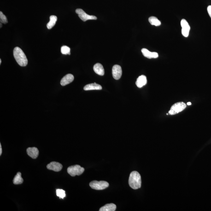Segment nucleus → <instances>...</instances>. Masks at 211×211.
I'll list each match as a JSON object with an SVG mask.
<instances>
[{
	"label": "nucleus",
	"mask_w": 211,
	"mask_h": 211,
	"mask_svg": "<svg viewBox=\"0 0 211 211\" xmlns=\"http://www.w3.org/2000/svg\"><path fill=\"white\" fill-rule=\"evenodd\" d=\"M14 56L18 64L22 67L27 66L28 60L24 53L19 47H16L14 50Z\"/></svg>",
	"instance_id": "nucleus-1"
},
{
	"label": "nucleus",
	"mask_w": 211,
	"mask_h": 211,
	"mask_svg": "<svg viewBox=\"0 0 211 211\" xmlns=\"http://www.w3.org/2000/svg\"><path fill=\"white\" fill-rule=\"evenodd\" d=\"M0 22L1 23L4 24H6L8 22L6 17L3 14L2 12H0Z\"/></svg>",
	"instance_id": "nucleus-22"
},
{
	"label": "nucleus",
	"mask_w": 211,
	"mask_h": 211,
	"mask_svg": "<svg viewBox=\"0 0 211 211\" xmlns=\"http://www.w3.org/2000/svg\"><path fill=\"white\" fill-rule=\"evenodd\" d=\"M47 167L48 169L52 170L55 172H59L62 169L63 166L58 162L53 161L47 165Z\"/></svg>",
	"instance_id": "nucleus-9"
},
{
	"label": "nucleus",
	"mask_w": 211,
	"mask_h": 211,
	"mask_svg": "<svg viewBox=\"0 0 211 211\" xmlns=\"http://www.w3.org/2000/svg\"><path fill=\"white\" fill-rule=\"evenodd\" d=\"M94 70L99 75L103 76L104 74V69L101 64L97 63L95 64L94 66Z\"/></svg>",
	"instance_id": "nucleus-15"
},
{
	"label": "nucleus",
	"mask_w": 211,
	"mask_h": 211,
	"mask_svg": "<svg viewBox=\"0 0 211 211\" xmlns=\"http://www.w3.org/2000/svg\"><path fill=\"white\" fill-rule=\"evenodd\" d=\"M2 153V147H1V143H0V155H1V154Z\"/></svg>",
	"instance_id": "nucleus-24"
},
{
	"label": "nucleus",
	"mask_w": 211,
	"mask_h": 211,
	"mask_svg": "<svg viewBox=\"0 0 211 211\" xmlns=\"http://www.w3.org/2000/svg\"><path fill=\"white\" fill-rule=\"evenodd\" d=\"M90 187L92 189L96 190H102L106 189L109 186V183L107 182L101 181H93L90 183Z\"/></svg>",
	"instance_id": "nucleus-5"
},
{
	"label": "nucleus",
	"mask_w": 211,
	"mask_h": 211,
	"mask_svg": "<svg viewBox=\"0 0 211 211\" xmlns=\"http://www.w3.org/2000/svg\"><path fill=\"white\" fill-rule=\"evenodd\" d=\"M147 80L146 77L145 76H140L137 79L136 82V84L138 88H142L143 86L147 84Z\"/></svg>",
	"instance_id": "nucleus-14"
},
{
	"label": "nucleus",
	"mask_w": 211,
	"mask_h": 211,
	"mask_svg": "<svg viewBox=\"0 0 211 211\" xmlns=\"http://www.w3.org/2000/svg\"><path fill=\"white\" fill-rule=\"evenodd\" d=\"M187 105L184 102H178L175 103L171 107L169 112V114L173 115L183 111L186 108Z\"/></svg>",
	"instance_id": "nucleus-3"
},
{
	"label": "nucleus",
	"mask_w": 211,
	"mask_h": 211,
	"mask_svg": "<svg viewBox=\"0 0 211 211\" xmlns=\"http://www.w3.org/2000/svg\"><path fill=\"white\" fill-rule=\"evenodd\" d=\"M116 209V206L113 203L108 204L101 207L100 211H115Z\"/></svg>",
	"instance_id": "nucleus-16"
},
{
	"label": "nucleus",
	"mask_w": 211,
	"mask_h": 211,
	"mask_svg": "<svg viewBox=\"0 0 211 211\" xmlns=\"http://www.w3.org/2000/svg\"><path fill=\"white\" fill-rule=\"evenodd\" d=\"M102 89V86L96 83L87 84L84 87V90L86 91L91 90H101Z\"/></svg>",
	"instance_id": "nucleus-13"
},
{
	"label": "nucleus",
	"mask_w": 211,
	"mask_h": 211,
	"mask_svg": "<svg viewBox=\"0 0 211 211\" xmlns=\"http://www.w3.org/2000/svg\"><path fill=\"white\" fill-rule=\"evenodd\" d=\"M71 49L69 47L67 46H63L61 48V53L63 55H71Z\"/></svg>",
	"instance_id": "nucleus-20"
},
{
	"label": "nucleus",
	"mask_w": 211,
	"mask_h": 211,
	"mask_svg": "<svg viewBox=\"0 0 211 211\" xmlns=\"http://www.w3.org/2000/svg\"><path fill=\"white\" fill-rule=\"evenodd\" d=\"M1 24V28L2 26V23H1V24Z\"/></svg>",
	"instance_id": "nucleus-26"
},
{
	"label": "nucleus",
	"mask_w": 211,
	"mask_h": 211,
	"mask_svg": "<svg viewBox=\"0 0 211 211\" xmlns=\"http://www.w3.org/2000/svg\"><path fill=\"white\" fill-rule=\"evenodd\" d=\"M74 80V76L72 74H67L61 79L60 84L63 86H64L72 83Z\"/></svg>",
	"instance_id": "nucleus-10"
},
{
	"label": "nucleus",
	"mask_w": 211,
	"mask_h": 211,
	"mask_svg": "<svg viewBox=\"0 0 211 211\" xmlns=\"http://www.w3.org/2000/svg\"><path fill=\"white\" fill-rule=\"evenodd\" d=\"M56 195L60 199H63L66 196L65 191L62 189H57L56 190Z\"/></svg>",
	"instance_id": "nucleus-21"
},
{
	"label": "nucleus",
	"mask_w": 211,
	"mask_h": 211,
	"mask_svg": "<svg viewBox=\"0 0 211 211\" xmlns=\"http://www.w3.org/2000/svg\"><path fill=\"white\" fill-rule=\"evenodd\" d=\"M142 54L145 57L149 59L156 58L158 57V54L156 52H151L145 48L141 50Z\"/></svg>",
	"instance_id": "nucleus-11"
},
{
	"label": "nucleus",
	"mask_w": 211,
	"mask_h": 211,
	"mask_svg": "<svg viewBox=\"0 0 211 211\" xmlns=\"http://www.w3.org/2000/svg\"><path fill=\"white\" fill-rule=\"evenodd\" d=\"M84 169L79 165L71 166L67 169V172L72 176H79L84 173Z\"/></svg>",
	"instance_id": "nucleus-4"
},
{
	"label": "nucleus",
	"mask_w": 211,
	"mask_h": 211,
	"mask_svg": "<svg viewBox=\"0 0 211 211\" xmlns=\"http://www.w3.org/2000/svg\"><path fill=\"white\" fill-rule=\"evenodd\" d=\"M27 155L33 159L37 158L39 155V151L35 147L27 148Z\"/></svg>",
	"instance_id": "nucleus-12"
},
{
	"label": "nucleus",
	"mask_w": 211,
	"mask_h": 211,
	"mask_svg": "<svg viewBox=\"0 0 211 211\" xmlns=\"http://www.w3.org/2000/svg\"><path fill=\"white\" fill-rule=\"evenodd\" d=\"M181 25L182 27V34L184 37H188L190 30V25L184 19H183L181 21Z\"/></svg>",
	"instance_id": "nucleus-7"
},
{
	"label": "nucleus",
	"mask_w": 211,
	"mask_h": 211,
	"mask_svg": "<svg viewBox=\"0 0 211 211\" xmlns=\"http://www.w3.org/2000/svg\"><path fill=\"white\" fill-rule=\"evenodd\" d=\"M187 104L188 105H191V103L190 102H188L187 103Z\"/></svg>",
	"instance_id": "nucleus-25"
},
{
	"label": "nucleus",
	"mask_w": 211,
	"mask_h": 211,
	"mask_svg": "<svg viewBox=\"0 0 211 211\" xmlns=\"http://www.w3.org/2000/svg\"><path fill=\"white\" fill-rule=\"evenodd\" d=\"M207 11L211 18V6H208L207 8Z\"/></svg>",
	"instance_id": "nucleus-23"
},
{
	"label": "nucleus",
	"mask_w": 211,
	"mask_h": 211,
	"mask_svg": "<svg viewBox=\"0 0 211 211\" xmlns=\"http://www.w3.org/2000/svg\"><path fill=\"white\" fill-rule=\"evenodd\" d=\"M129 184L132 189L136 190L141 187V178L137 171H133L130 174L129 179Z\"/></svg>",
	"instance_id": "nucleus-2"
},
{
	"label": "nucleus",
	"mask_w": 211,
	"mask_h": 211,
	"mask_svg": "<svg viewBox=\"0 0 211 211\" xmlns=\"http://www.w3.org/2000/svg\"><path fill=\"white\" fill-rule=\"evenodd\" d=\"M149 21L151 25L156 26H158L161 24V22L155 17H151L149 18Z\"/></svg>",
	"instance_id": "nucleus-19"
},
{
	"label": "nucleus",
	"mask_w": 211,
	"mask_h": 211,
	"mask_svg": "<svg viewBox=\"0 0 211 211\" xmlns=\"http://www.w3.org/2000/svg\"><path fill=\"white\" fill-rule=\"evenodd\" d=\"M23 181V179L21 177V173L20 172H18L14 177L13 183L15 184H22Z\"/></svg>",
	"instance_id": "nucleus-18"
},
{
	"label": "nucleus",
	"mask_w": 211,
	"mask_h": 211,
	"mask_svg": "<svg viewBox=\"0 0 211 211\" xmlns=\"http://www.w3.org/2000/svg\"><path fill=\"white\" fill-rule=\"evenodd\" d=\"M1 62H2V61H1V59H0V64H1Z\"/></svg>",
	"instance_id": "nucleus-27"
},
{
	"label": "nucleus",
	"mask_w": 211,
	"mask_h": 211,
	"mask_svg": "<svg viewBox=\"0 0 211 211\" xmlns=\"http://www.w3.org/2000/svg\"><path fill=\"white\" fill-rule=\"evenodd\" d=\"M76 12L78 14L79 18L83 21L85 22L89 20H96L97 17L94 15H90L86 13L81 9H76Z\"/></svg>",
	"instance_id": "nucleus-6"
},
{
	"label": "nucleus",
	"mask_w": 211,
	"mask_h": 211,
	"mask_svg": "<svg viewBox=\"0 0 211 211\" xmlns=\"http://www.w3.org/2000/svg\"><path fill=\"white\" fill-rule=\"evenodd\" d=\"M122 74V70L119 65L113 66L112 68V75L113 78L116 80H118L121 78Z\"/></svg>",
	"instance_id": "nucleus-8"
},
{
	"label": "nucleus",
	"mask_w": 211,
	"mask_h": 211,
	"mask_svg": "<svg viewBox=\"0 0 211 211\" xmlns=\"http://www.w3.org/2000/svg\"><path fill=\"white\" fill-rule=\"evenodd\" d=\"M57 20V17L56 16L52 15L50 17V21L47 25V28L50 30L55 26Z\"/></svg>",
	"instance_id": "nucleus-17"
}]
</instances>
